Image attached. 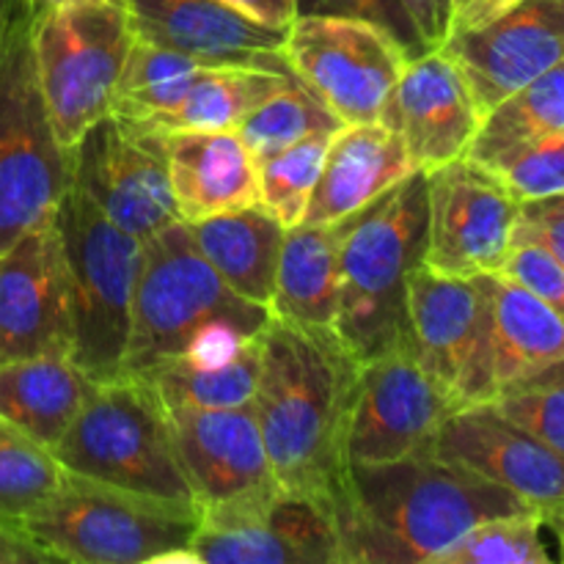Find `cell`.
<instances>
[{
    "label": "cell",
    "mask_w": 564,
    "mask_h": 564,
    "mask_svg": "<svg viewBox=\"0 0 564 564\" xmlns=\"http://www.w3.org/2000/svg\"><path fill=\"white\" fill-rule=\"evenodd\" d=\"M529 510L501 485L435 455L347 466L334 499L345 564H435L482 521Z\"/></svg>",
    "instance_id": "6da1fadb"
},
{
    "label": "cell",
    "mask_w": 564,
    "mask_h": 564,
    "mask_svg": "<svg viewBox=\"0 0 564 564\" xmlns=\"http://www.w3.org/2000/svg\"><path fill=\"white\" fill-rule=\"evenodd\" d=\"M358 369L334 334L270 319L253 416L275 482L334 507L347 474V422Z\"/></svg>",
    "instance_id": "7a4b0ae2"
},
{
    "label": "cell",
    "mask_w": 564,
    "mask_h": 564,
    "mask_svg": "<svg viewBox=\"0 0 564 564\" xmlns=\"http://www.w3.org/2000/svg\"><path fill=\"white\" fill-rule=\"evenodd\" d=\"M270 319L268 306L224 284L180 220L143 240L124 372L143 375L174 358H229Z\"/></svg>",
    "instance_id": "3957f363"
},
{
    "label": "cell",
    "mask_w": 564,
    "mask_h": 564,
    "mask_svg": "<svg viewBox=\"0 0 564 564\" xmlns=\"http://www.w3.org/2000/svg\"><path fill=\"white\" fill-rule=\"evenodd\" d=\"M427 174L408 180L347 218L339 253L336 336L358 364L408 350V284L424 262Z\"/></svg>",
    "instance_id": "277c9868"
},
{
    "label": "cell",
    "mask_w": 564,
    "mask_h": 564,
    "mask_svg": "<svg viewBox=\"0 0 564 564\" xmlns=\"http://www.w3.org/2000/svg\"><path fill=\"white\" fill-rule=\"evenodd\" d=\"M53 455L80 477L198 507L169 408L141 375L124 372L94 386Z\"/></svg>",
    "instance_id": "5b68a950"
},
{
    "label": "cell",
    "mask_w": 564,
    "mask_h": 564,
    "mask_svg": "<svg viewBox=\"0 0 564 564\" xmlns=\"http://www.w3.org/2000/svg\"><path fill=\"white\" fill-rule=\"evenodd\" d=\"M202 507L132 494L80 474H61L58 488L22 523V534L50 556L72 564H154L191 549Z\"/></svg>",
    "instance_id": "8992f818"
},
{
    "label": "cell",
    "mask_w": 564,
    "mask_h": 564,
    "mask_svg": "<svg viewBox=\"0 0 564 564\" xmlns=\"http://www.w3.org/2000/svg\"><path fill=\"white\" fill-rule=\"evenodd\" d=\"M55 229L72 295V361L94 380L124 375L132 295L143 240L105 218L75 185L61 198Z\"/></svg>",
    "instance_id": "52a82bcc"
},
{
    "label": "cell",
    "mask_w": 564,
    "mask_h": 564,
    "mask_svg": "<svg viewBox=\"0 0 564 564\" xmlns=\"http://www.w3.org/2000/svg\"><path fill=\"white\" fill-rule=\"evenodd\" d=\"M72 187V154L50 121L22 11L0 50V253L55 220Z\"/></svg>",
    "instance_id": "ba28073f"
},
{
    "label": "cell",
    "mask_w": 564,
    "mask_h": 564,
    "mask_svg": "<svg viewBox=\"0 0 564 564\" xmlns=\"http://www.w3.org/2000/svg\"><path fill=\"white\" fill-rule=\"evenodd\" d=\"M132 42L124 0H75L31 20L39 88L64 149L113 113Z\"/></svg>",
    "instance_id": "9c48e42d"
},
{
    "label": "cell",
    "mask_w": 564,
    "mask_h": 564,
    "mask_svg": "<svg viewBox=\"0 0 564 564\" xmlns=\"http://www.w3.org/2000/svg\"><path fill=\"white\" fill-rule=\"evenodd\" d=\"M202 564H345L334 507L273 482L202 510Z\"/></svg>",
    "instance_id": "30bf717a"
},
{
    "label": "cell",
    "mask_w": 564,
    "mask_h": 564,
    "mask_svg": "<svg viewBox=\"0 0 564 564\" xmlns=\"http://www.w3.org/2000/svg\"><path fill=\"white\" fill-rule=\"evenodd\" d=\"M284 61L341 124L380 121L411 58L386 31L345 17H295Z\"/></svg>",
    "instance_id": "8fae6325"
},
{
    "label": "cell",
    "mask_w": 564,
    "mask_h": 564,
    "mask_svg": "<svg viewBox=\"0 0 564 564\" xmlns=\"http://www.w3.org/2000/svg\"><path fill=\"white\" fill-rule=\"evenodd\" d=\"M518 218L521 202L474 160L427 171L424 264L455 279L499 273L516 246Z\"/></svg>",
    "instance_id": "7c38bea8"
},
{
    "label": "cell",
    "mask_w": 564,
    "mask_h": 564,
    "mask_svg": "<svg viewBox=\"0 0 564 564\" xmlns=\"http://www.w3.org/2000/svg\"><path fill=\"white\" fill-rule=\"evenodd\" d=\"M457 411L411 350L386 352L358 369L347 422V463H378L430 457L441 427Z\"/></svg>",
    "instance_id": "4fadbf2b"
},
{
    "label": "cell",
    "mask_w": 564,
    "mask_h": 564,
    "mask_svg": "<svg viewBox=\"0 0 564 564\" xmlns=\"http://www.w3.org/2000/svg\"><path fill=\"white\" fill-rule=\"evenodd\" d=\"M72 185L105 215L149 240L180 224L158 138L132 132L113 113L99 119L72 147Z\"/></svg>",
    "instance_id": "5bb4252c"
},
{
    "label": "cell",
    "mask_w": 564,
    "mask_h": 564,
    "mask_svg": "<svg viewBox=\"0 0 564 564\" xmlns=\"http://www.w3.org/2000/svg\"><path fill=\"white\" fill-rule=\"evenodd\" d=\"M446 55L466 77L482 116L564 61V0H516L471 31L452 33Z\"/></svg>",
    "instance_id": "9a60e30c"
},
{
    "label": "cell",
    "mask_w": 564,
    "mask_h": 564,
    "mask_svg": "<svg viewBox=\"0 0 564 564\" xmlns=\"http://www.w3.org/2000/svg\"><path fill=\"white\" fill-rule=\"evenodd\" d=\"M72 295L55 220L0 253V361L72 358Z\"/></svg>",
    "instance_id": "2e32d148"
},
{
    "label": "cell",
    "mask_w": 564,
    "mask_h": 564,
    "mask_svg": "<svg viewBox=\"0 0 564 564\" xmlns=\"http://www.w3.org/2000/svg\"><path fill=\"white\" fill-rule=\"evenodd\" d=\"M433 455L501 485L545 518L564 510V457L490 402L457 408L441 427Z\"/></svg>",
    "instance_id": "e0dca14e"
},
{
    "label": "cell",
    "mask_w": 564,
    "mask_h": 564,
    "mask_svg": "<svg viewBox=\"0 0 564 564\" xmlns=\"http://www.w3.org/2000/svg\"><path fill=\"white\" fill-rule=\"evenodd\" d=\"M485 317L463 405L490 402L564 358V319L505 273L477 275ZM460 405V408H463Z\"/></svg>",
    "instance_id": "ac0fdd59"
},
{
    "label": "cell",
    "mask_w": 564,
    "mask_h": 564,
    "mask_svg": "<svg viewBox=\"0 0 564 564\" xmlns=\"http://www.w3.org/2000/svg\"><path fill=\"white\" fill-rule=\"evenodd\" d=\"M132 36L174 50L202 66H248L292 75L286 31L240 14L224 0H124Z\"/></svg>",
    "instance_id": "d6986e66"
},
{
    "label": "cell",
    "mask_w": 564,
    "mask_h": 564,
    "mask_svg": "<svg viewBox=\"0 0 564 564\" xmlns=\"http://www.w3.org/2000/svg\"><path fill=\"white\" fill-rule=\"evenodd\" d=\"M482 119L466 77L444 50L408 61L380 116L402 138L413 169L424 174L466 158Z\"/></svg>",
    "instance_id": "ffe728a7"
},
{
    "label": "cell",
    "mask_w": 564,
    "mask_h": 564,
    "mask_svg": "<svg viewBox=\"0 0 564 564\" xmlns=\"http://www.w3.org/2000/svg\"><path fill=\"white\" fill-rule=\"evenodd\" d=\"M485 301L477 275L455 279L419 264L408 284V350L441 391L463 405L482 339Z\"/></svg>",
    "instance_id": "44dd1931"
},
{
    "label": "cell",
    "mask_w": 564,
    "mask_h": 564,
    "mask_svg": "<svg viewBox=\"0 0 564 564\" xmlns=\"http://www.w3.org/2000/svg\"><path fill=\"white\" fill-rule=\"evenodd\" d=\"M169 416L202 510L275 482L251 405L209 411L169 408Z\"/></svg>",
    "instance_id": "7402d4cb"
},
{
    "label": "cell",
    "mask_w": 564,
    "mask_h": 564,
    "mask_svg": "<svg viewBox=\"0 0 564 564\" xmlns=\"http://www.w3.org/2000/svg\"><path fill=\"white\" fill-rule=\"evenodd\" d=\"M154 138L182 224L259 204L257 160L237 130L165 132Z\"/></svg>",
    "instance_id": "603a6c76"
},
{
    "label": "cell",
    "mask_w": 564,
    "mask_h": 564,
    "mask_svg": "<svg viewBox=\"0 0 564 564\" xmlns=\"http://www.w3.org/2000/svg\"><path fill=\"white\" fill-rule=\"evenodd\" d=\"M413 171L405 143L383 121L345 124L330 138L303 224H341Z\"/></svg>",
    "instance_id": "cb8c5ba5"
},
{
    "label": "cell",
    "mask_w": 564,
    "mask_h": 564,
    "mask_svg": "<svg viewBox=\"0 0 564 564\" xmlns=\"http://www.w3.org/2000/svg\"><path fill=\"white\" fill-rule=\"evenodd\" d=\"M347 220L301 224L284 231L270 314L275 319L336 336L339 253Z\"/></svg>",
    "instance_id": "d4e9b609"
},
{
    "label": "cell",
    "mask_w": 564,
    "mask_h": 564,
    "mask_svg": "<svg viewBox=\"0 0 564 564\" xmlns=\"http://www.w3.org/2000/svg\"><path fill=\"white\" fill-rule=\"evenodd\" d=\"M94 386L69 356L0 361V419L53 449Z\"/></svg>",
    "instance_id": "484cf974"
},
{
    "label": "cell",
    "mask_w": 564,
    "mask_h": 564,
    "mask_svg": "<svg viewBox=\"0 0 564 564\" xmlns=\"http://www.w3.org/2000/svg\"><path fill=\"white\" fill-rule=\"evenodd\" d=\"M185 226L202 257L231 292L270 308L286 229L262 204Z\"/></svg>",
    "instance_id": "4316f807"
},
{
    "label": "cell",
    "mask_w": 564,
    "mask_h": 564,
    "mask_svg": "<svg viewBox=\"0 0 564 564\" xmlns=\"http://www.w3.org/2000/svg\"><path fill=\"white\" fill-rule=\"evenodd\" d=\"M290 80H295V75L248 69V66H207L202 77L169 110L141 121V124L124 127L141 132V135L237 130L257 105L273 97Z\"/></svg>",
    "instance_id": "83f0119b"
},
{
    "label": "cell",
    "mask_w": 564,
    "mask_h": 564,
    "mask_svg": "<svg viewBox=\"0 0 564 564\" xmlns=\"http://www.w3.org/2000/svg\"><path fill=\"white\" fill-rule=\"evenodd\" d=\"M262 367V336L229 358H174L143 372L165 408L251 405ZM132 375V372H130Z\"/></svg>",
    "instance_id": "f1b7e54d"
},
{
    "label": "cell",
    "mask_w": 564,
    "mask_h": 564,
    "mask_svg": "<svg viewBox=\"0 0 564 564\" xmlns=\"http://www.w3.org/2000/svg\"><path fill=\"white\" fill-rule=\"evenodd\" d=\"M556 132H564V61L488 110L466 158L490 169L507 154Z\"/></svg>",
    "instance_id": "f546056e"
},
{
    "label": "cell",
    "mask_w": 564,
    "mask_h": 564,
    "mask_svg": "<svg viewBox=\"0 0 564 564\" xmlns=\"http://www.w3.org/2000/svg\"><path fill=\"white\" fill-rule=\"evenodd\" d=\"M204 69L207 66L187 55L135 39L121 72L113 116L121 124L132 127L163 113L202 77Z\"/></svg>",
    "instance_id": "4dcf8cb0"
},
{
    "label": "cell",
    "mask_w": 564,
    "mask_h": 564,
    "mask_svg": "<svg viewBox=\"0 0 564 564\" xmlns=\"http://www.w3.org/2000/svg\"><path fill=\"white\" fill-rule=\"evenodd\" d=\"M341 119L301 80H290L284 88L264 99L251 110L237 127V135L253 154V160H264L314 132L341 130Z\"/></svg>",
    "instance_id": "1f68e13d"
},
{
    "label": "cell",
    "mask_w": 564,
    "mask_h": 564,
    "mask_svg": "<svg viewBox=\"0 0 564 564\" xmlns=\"http://www.w3.org/2000/svg\"><path fill=\"white\" fill-rule=\"evenodd\" d=\"M61 474L53 449L0 419V527L22 532V523L58 488Z\"/></svg>",
    "instance_id": "d6a6232c"
},
{
    "label": "cell",
    "mask_w": 564,
    "mask_h": 564,
    "mask_svg": "<svg viewBox=\"0 0 564 564\" xmlns=\"http://www.w3.org/2000/svg\"><path fill=\"white\" fill-rule=\"evenodd\" d=\"M339 132V130H336ZM336 132H314L270 158L259 160V204L284 229L301 226L319 180L325 152Z\"/></svg>",
    "instance_id": "836d02e7"
},
{
    "label": "cell",
    "mask_w": 564,
    "mask_h": 564,
    "mask_svg": "<svg viewBox=\"0 0 564 564\" xmlns=\"http://www.w3.org/2000/svg\"><path fill=\"white\" fill-rule=\"evenodd\" d=\"M543 527L545 516L538 510L490 518L449 545L435 564H549Z\"/></svg>",
    "instance_id": "e575fe53"
},
{
    "label": "cell",
    "mask_w": 564,
    "mask_h": 564,
    "mask_svg": "<svg viewBox=\"0 0 564 564\" xmlns=\"http://www.w3.org/2000/svg\"><path fill=\"white\" fill-rule=\"evenodd\" d=\"M490 405L564 457V358L501 391Z\"/></svg>",
    "instance_id": "d590c367"
},
{
    "label": "cell",
    "mask_w": 564,
    "mask_h": 564,
    "mask_svg": "<svg viewBox=\"0 0 564 564\" xmlns=\"http://www.w3.org/2000/svg\"><path fill=\"white\" fill-rule=\"evenodd\" d=\"M488 171L521 204L564 193V132L507 154Z\"/></svg>",
    "instance_id": "8d00e7d4"
},
{
    "label": "cell",
    "mask_w": 564,
    "mask_h": 564,
    "mask_svg": "<svg viewBox=\"0 0 564 564\" xmlns=\"http://www.w3.org/2000/svg\"><path fill=\"white\" fill-rule=\"evenodd\" d=\"M297 17H345V20H361L389 33L397 44L408 53V58L430 53L419 36L416 25L400 0H295Z\"/></svg>",
    "instance_id": "74e56055"
},
{
    "label": "cell",
    "mask_w": 564,
    "mask_h": 564,
    "mask_svg": "<svg viewBox=\"0 0 564 564\" xmlns=\"http://www.w3.org/2000/svg\"><path fill=\"white\" fill-rule=\"evenodd\" d=\"M499 273L527 286L532 295H538L545 306L554 308L564 319V264L556 262L545 248L527 240H516Z\"/></svg>",
    "instance_id": "f35d334b"
},
{
    "label": "cell",
    "mask_w": 564,
    "mask_h": 564,
    "mask_svg": "<svg viewBox=\"0 0 564 564\" xmlns=\"http://www.w3.org/2000/svg\"><path fill=\"white\" fill-rule=\"evenodd\" d=\"M516 240L534 242L564 264V193L523 202Z\"/></svg>",
    "instance_id": "ab89813d"
},
{
    "label": "cell",
    "mask_w": 564,
    "mask_h": 564,
    "mask_svg": "<svg viewBox=\"0 0 564 564\" xmlns=\"http://www.w3.org/2000/svg\"><path fill=\"white\" fill-rule=\"evenodd\" d=\"M405 14L416 25L424 47L438 50L449 39L452 31V11L449 0H400Z\"/></svg>",
    "instance_id": "60d3db41"
},
{
    "label": "cell",
    "mask_w": 564,
    "mask_h": 564,
    "mask_svg": "<svg viewBox=\"0 0 564 564\" xmlns=\"http://www.w3.org/2000/svg\"><path fill=\"white\" fill-rule=\"evenodd\" d=\"M516 0H449L452 11V33L471 31V28L485 25L488 20L499 17L501 11L510 9Z\"/></svg>",
    "instance_id": "b9f144b4"
},
{
    "label": "cell",
    "mask_w": 564,
    "mask_h": 564,
    "mask_svg": "<svg viewBox=\"0 0 564 564\" xmlns=\"http://www.w3.org/2000/svg\"><path fill=\"white\" fill-rule=\"evenodd\" d=\"M226 6L237 9L240 14L251 17V20L262 22L268 28H286L295 22V0H224Z\"/></svg>",
    "instance_id": "7bdbcfd3"
},
{
    "label": "cell",
    "mask_w": 564,
    "mask_h": 564,
    "mask_svg": "<svg viewBox=\"0 0 564 564\" xmlns=\"http://www.w3.org/2000/svg\"><path fill=\"white\" fill-rule=\"evenodd\" d=\"M50 562L44 551H39L22 532L0 527V564H42Z\"/></svg>",
    "instance_id": "ee69618b"
},
{
    "label": "cell",
    "mask_w": 564,
    "mask_h": 564,
    "mask_svg": "<svg viewBox=\"0 0 564 564\" xmlns=\"http://www.w3.org/2000/svg\"><path fill=\"white\" fill-rule=\"evenodd\" d=\"M22 14V0H0V50H3L6 36H9L11 25L17 17Z\"/></svg>",
    "instance_id": "f6af8a7d"
},
{
    "label": "cell",
    "mask_w": 564,
    "mask_h": 564,
    "mask_svg": "<svg viewBox=\"0 0 564 564\" xmlns=\"http://www.w3.org/2000/svg\"><path fill=\"white\" fill-rule=\"evenodd\" d=\"M64 3H75V0H22V11H25L31 20H36V17L47 14V11L58 9V6Z\"/></svg>",
    "instance_id": "bcb514c9"
},
{
    "label": "cell",
    "mask_w": 564,
    "mask_h": 564,
    "mask_svg": "<svg viewBox=\"0 0 564 564\" xmlns=\"http://www.w3.org/2000/svg\"><path fill=\"white\" fill-rule=\"evenodd\" d=\"M545 523L556 532V540H560V560L564 562V516L562 512H556V516L545 518Z\"/></svg>",
    "instance_id": "7dc6e473"
},
{
    "label": "cell",
    "mask_w": 564,
    "mask_h": 564,
    "mask_svg": "<svg viewBox=\"0 0 564 564\" xmlns=\"http://www.w3.org/2000/svg\"><path fill=\"white\" fill-rule=\"evenodd\" d=\"M562 516H564V510H562Z\"/></svg>",
    "instance_id": "c3c4849f"
}]
</instances>
